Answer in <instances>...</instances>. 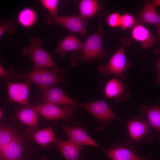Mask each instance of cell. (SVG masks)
<instances>
[{
	"mask_svg": "<svg viewBox=\"0 0 160 160\" xmlns=\"http://www.w3.org/2000/svg\"><path fill=\"white\" fill-rule=\"evenodd\" d=\"M24 152L17 133L7 126H0V160H24Z\"/></svg>",
	"mask_w": 160,
	"mask_h": 160,
	"instance_id": "6da1fadb",
	"label": "cell"
},
{
	"mask_svg": "<svg viewBox=\"0 0 160 160\" xmlns=\"http://www.w3.org/2000/svg\"><path fill=\"white\" fill-rule=\"evenodd\" d=\"M103 35V25L100 23L97 31L86 39L81 54L79 56L72 55L70 61L71 64L76 66L79 62L91 63L99 57H105L106 55L102 44Z\"/></svg>",
	"mask_w": 160,
	"mask_h": 160,
	"instance_id": "7a4b0ae2",
	"label": "cell"
},
{
	"mask_svg": "<svg viewBox=\"0 0 160 160\" xmlns=\"http://www.w3.org/2000/svg\"><path fill=\"white\" fill-rule=\"evenodd\" d=\"M144 114L135 116L130 119L127 123V128L129 135L128 144L132 149L136 152L139 149V145L144 141L151 144L152 139L150 127Z\"/></svg>",
	"mask_w": 160,
	"mask_h": 160,
	"instance_id": "3957f363",
	"label": "cell"
},
{
	"mask_svg": "<svg viewBox=\"0 0 160 160\" xmlns=\"http://www.w3.org/2000/svg\"><path fill=\"white\" fill-rule=\"evenodd\" d=\"M120 40L121 44L118 50L105 65H100L97 69L104 76L111 74L125 80L127 76L123 72L129 67L130 63L126 59L124 47L130 45L131 40L126 37H121Z\"/></svg>",
	"mask_w": 160,
	"mask_h": 160,
	"instance_id": "277c9868",
	"label": "cell"
},
{
	"mask_svg": "<svg viewBox=\"0 0 160 160\" xmlns=\"http://www.w3.org/2000/svg\"><path fill=\"white\" fill-rule=\"evenodd\" d=\"M30 43L28 47H23L22 54L28 55L33 63V66L59 71L64 73L65 70L58 67L52 59L50 55L41 46L42 40L40 38L31 37Z\"/></svg>",
	"mask_w": 160,
	"mask_h": 160,
	"instance_id": "5b68a950",
	"label": "cell"
},
{
	"mask_svg": "<svg viewBox=\"0 0 160 160\" xmlns=\"http://www.w3.org/2000/svg\"><path fill=\"white\" fill-rule=\"evenodd\" d=\"M79 104L94 117L98 130H103L112 120H121L110 108L105 98Z\"/></svg>",
	"mask_w": 160,
	"mask_h": 160,
	"instance_id": "8992f818",
	"label": "cell"
},
{
	"mask_svg": "<svg viewBox=\"0 0 160 160\" xmlns=\"http://www.w3.org/2000/svg\"><path fill=\"white\" fill-rule=\"evenodd\" d=\"M56 70L33 66L28 73H23V81L32 82L38 89L47 88L58 84H63L64 80Z\"/></svg>",
	"mask_w": 160,
	"mask_h": 160,
	"instance_id": "52a82bcc",
	"label": "cell"
},
{
	"mask_svg": "<svg viewBox=\"0 0 160 160\" xmlns=\"http://www.w3.org/2000/svg\"><path fill=\"white\" fill-rule=\"evenodd\" d=\"M30 106L45 119L50 120L63 119L68 123L77 107V104L64 105L60 108L52 104L43 103Z\"/></svg>",
	"mask_w": 160,
	"mask_h": 160,
	"instance_id": "ba28073f",
	"label": "cell"
},
{
	"mask_svg": "<svg viewBox=\"0 0 160 160\" xmlns=\"http://www.w3.org/2000/svg\"><path fill=\"white\" fill-rule=\"evenodd\" d=\"M46 20L49 25L56 23L63 26L71 32L83 36L86 34L87 20L80 15L59 16L53 15L48 12L46 15Z\"/></svg>",
	"mask_w": 160,
	"mask_h": 160,
	"instance_id": "9c48e42d",
	"label": "cell"
},
{
	"mask_svg": "<svg viewBox=\"0 0 160 160\" xmlns=\"http://www.w3.org/2000/svg\"><path fill=\"white\" fill-rule=\"evenodd\" d=\"M38 89L37 97L43 103L56 106L77 104L75 101L68 97L61 89L55 85Z\"/></svg>",
	"mask_w": 160,
	"mask_h": 160,
	"instance_id": "30bf717a",
	"label": "cell"
},
{
	"mask_svg": "<svg viewBox=\"0 0 160 160\" xmlns=\"http://www.w3.org/2000/svg\"><path fill=\"white\" fill-rule=\"evenodd\" d=\"M69 140L79 145H87L103 149L87 134L88 128L81 123H75L72 126L63 125L62 127Z\"/></svg>",
	"mask_w": 160,
	"mask_h": 160,
	"instance_id": "8fae6325",
	"label": "cell"
},
{
	"mask_svg": "<svg viewBox=\"0 0 160 160\" xmlns=\"http://www.w3.org/2000/svg\"><path fill=\"white\" fill-rule=\"evenodd\" d=\"M132 149L125 142H118L113 144L109 149L103 150L112 160H153L148 156H139L131 151Z\"/></svg>",
	"mask_w": 160,
	"mask_h": 160,
	"instance_id": "7c38bea8",
	"label": "cell"
},
{
	"mask_svg": "<svg viewBox=\"0 0 160 160\" xmlns=\"http://www.w3.org/2000/svg\"><path fill=\"white\" fill-rule=\"evenodd\" d=\"M8 93V100L21 105H29L28 95L31 82L23 83L6 81Z\"/></svg>",
	"mask_w": 160,
	"mask_h": 160,
	"instance_id": "4fadbf2b",
	"label": "cell"
},
{
	"mask_svg": "<svg viewBox=\"0 0 160 160\" xmlns=\"http://www.w3.org/2000/svg\"><path fill=\"white\" fill-rule=\"evenodd\" d=\"M104 91L106 98H113L117 103L123 102L130 96L127 86L116 78L112 79L108 81L105 86Z\"/></svg>",
	"mask_w": 160,
	"mask_h": 160,
	"instance_id": "5bb4252c",
	"label": "cell"
},
{
	"mask_svg": "<svg viewBox=\"0 0 160 160\" xmlns=\"http://www.w3.org/2000/svg\"><path fill=\"white\" fill-rule=\"evenodd\" d=\"M52 144L60 151L66 160H79L83 155L81 153L82 146L69 139L64 140L60 138H55Z\"/></svg>",
	"mask_w": 160,
	"mask_h": 160,
	"instance_id": "9a60e30c",
	"label": "cell"
},
{
	"mask_svg": "<svg viewBox=\"0 0 160 160\" xmlns=\"http://www.w3.org/2000/svg\"><path fill=\"white\" fill-rule=\"evenodd\" d=\"M140 110L147 117L152 134L160 139V107L145 105Z\"/></svg>",
	"mask_w": 160,
	"mask_h": 160,
	"instance_id": "2e32d148",
	"label": "cell"
},
{
	"mask_svg": "<svg viewBox=\"0 0 160 160\" xmlns=\"http://www.w3.org/2000/svg\"><path fill=\"white\" fill-rule=\"evenodd\" d=\"M25 132L28 137L43 148L46 147L55 138V135L51 127L40 130L27 128Z\"/></svg>",
	"mask_w": 160,
	"mask_h": 160,
	"instance_id": "e0dca14e",
	"label": "cell"
},
{
	"mask_svg": "<svg viewBox=\"0 0 160 160\" xmlns=\"http://www.w3.org/2000/svg\"><path fill=\"white\" fill-rule=\"evenodd\" d=\"M84 44L75 36L69 35L60 42L54 52L63 57L70 52H81Z\"/></svg>",
	"mask_w": 160,
	"mask_h": 160,
	"instance_id": "ac0fdd59",
	"label": "cell"
},
{
	"mask_svg": "<svg viewBox=\"0 0 160 160\" xmlns=\"http://www.w3.org/2000/svg\"><path fill=\"white\" fill-rule=\"evenodd\" d=\"M37 112L29 105L18 108L15 110L17 118L22 123L34 130L38 129V118Z\"/></svg>",
	"mask_w": 160,
	"mask_h": 160,
	"instance_id": "d6986e66",
	"label": "cell"
},
{
	"mask_svg": "<svg viewBox=\"0 0 160 160\" xmlns=\"http://www.w3.org/2000/svg\"><path fill=\"white\" fill-rule=\"evenodd\" d=\"M132 38L140 43L141 47L147 49L156 42L155 37L144 26L141 25H136L132 31Z\"/></svg>",
	"mask_w": 160,
	"mask_h": 160,
	"instance_id": "ffe728a7",
	"label": "cell"
},
{
	"mask_svg": "<svg viewBox=\"0 0 160 160\" xmlns=\"http://www.w3.org/2000/svg\"><path fill=\"white\" fill-rule=\"evenodd\" d=\"M152 3L148 1L145 4L139 15L140 20L143 23L152 24L160 26V16L156 12Z\"/></svg>",
	"mask_w": 160,
	"mask_h": 160,
	"instance_id": "44dd1931",
	"label": "cell"
},
{
	"mask_svg": "<svg viewBox=\"0 0 160 160\" xmlns=\"http://www.w3.org/2000/svg\"><path fill=\"white\" fill-rule=\"evenodd\" d=\"M80 15L86 18L92 17L99 8L98 1L95 0H81L79 3Z\"/></svg>",
	"mask_w": 160,
	"mask_h": 160,
	"instance_id": "7402d4cb",
	"label": "cell"
},
{
	"mask_svg": "<svg viewBox=\"0 0 160 160\" xmlns=\"http://www.w3.org/2000/svg\"><path fill=\"white\" fill-rule=\"evenodd\" d=\"M17 20L21 25L25 28H29L35 23L36 14L32 9L25 8L20 11L17 16Z\"/></svg>",
	"mask_w": 160,
	"mask_h": 160,
	"instance_id": "603a6c76",
	"label": "cell"
},
{
	"mask_svg": "<svg viewBox=\"0 0 160 160\" xmlns=\"http://www.w3.org/2000/svg\"><path fill=\"white\" fill-rule=\"evenodd\" d=\"M0 76L5 81L9 79L14 81H23V73L16 70L12 66L5 68L0 65Z\"/></svg>",
	"mask_w": 160,
	"mask_h": 160,
	"instance_id": "cb8c5ba5",
	"label": "cell"
},
{
	"mask_svg": "<svg viewBox=\"0 0 160 160\" xmlns=\"http://www.w3.org/2000/svg\"><path fill=\"white\" fill-rule=\"evenodd\" d=\"M15 32L14 25L13 23L6 18L2 19L0 21V36L7 33L11 35Z\"/></svg>",
	"mask_w": 160,
	"mask_h": 160,
	"instance_id": "d4e9b609",
	"label": "cell"
},
{
	"mask_svg": "<svg viewBox=\"0 0 160 160\" xmlns=\"http://www.w3.org/2000/svg\"><path fill=\"white\" fill-rule=\"evenodd\" d=\"M135 23V18L130 13H125L121 16L120 26L124 30H127L132 28Z\"/></svg>",
	"mask_w": 160,
	"mask_h": 160,
	"instance_id": "484cf974",
	"label": "cell"
},
{
	"mask_svg": "<svg viewBox=\"0 0 160 160\" xmlns=\"http://www.w3.org/2000/svg\"><path fill=\"white\" fill-rule=\"evenodd\" d=\"M39 1L44 7L48 10L49 12L53 15H57L59 0H41Z\"/></svg>",
	"mask_w": 160,
	"mask_h": 160,
	"instance_id": "4316f807",
	"label": "cell"
},
{
	"mask_svg": "<svg viewBox=\"0 0 160 160\" xmlns=\"http://www.w3.org/2000/svg\"><path fill=\"white\" fill-rule=\"evenodd\" d=\"M121 16L118 12H113L109 15L106 18V21L111 27L116 28L120 25Z\"/></svg>",
	"mask_w": 160,
	"mask_h": 160,
	"instance_id": "83f0119b",
	"label": "cell"
},
{
	"mask_svg": "<svg viewBox=\"0 0 160 160\" xmlns=\"http://www.w3.org/2000/svg\"><path fill=\"white\" fill-rule=\"evenodd\" d=\"M151 3L155 8L160 6V0H154Z\"/></svg>",
	"mask_w": 160,
	"mask_h": 160,
	"instance_id": "f1b7e54d",
	"label": "cell"
},
{
	"mask_svg": "<svg viewBox=\"0 0 160 160\" xmlns=\"http://www.w3.org/2000/svg\"><path fill=\"white\" fill-rule=\"evenodd\" d=\"M156 81L157 83L160 84V75H158L156 78Z\"/></svg>",
	"mask_w": 160,
	"mask_h": 160,
	"instance_id": "f546056e",
	"label": "cell"
},
{
	"mask_svg": "<svg viewBox=\"0 0 160 160\" xmlns=\"http://www.w3.org/2000/svg\"><path fill=\"white\" fill-rule=\"evenodd\" d=\"M4 114L3 112L2 111V109L1 108H0V119H1L2 118Z\"/></svg>",
	"mask_w": 160,
	"mask_h": 160,
	"instance_id": "4dcf8cb0",
	"label": "cell"
},
{
	"mask_svg": "<svg viewBox=\"0 0 160 160\" xmlns=\"http://www.w3.org/2000/svg\"><path fill=\"white\" fill-rule=\"evenodd\" d=\"M40 160H48V159L47 157L42 156Z\"/></svg>",
	"mask_w": 160,
	"mask_h": 160,
	"instance_id": "1f68e13d",
	"label": "cell"
},
{
	"mask_svg": "<svg viewBox=\"0 0 160 160\" xmlns=\"http://www.w3.org/2000/svg\"><path fill=\"white\" fill-rule=\"evenodd\" d=\"M158 32L159 35L160 37V26L158 27Z\"/></svg>",
	"mask_w": 160,
	"mask_h": 160,
	"instance_id": "d6a6232c",
	"label": "cell"
},
{
	"mask_svg": "<svg viewBox=\"0 0 160 160\" xmlns=\"http://www.w3.org/2000/svg\"><path fill=\"white\" fill-rule=\"evenodd\" d=\"M79 160H89V159H84V157H83V155L82 156V157H81V159H80Z\"/></svg>",
	"mask_w": 160,
	"mask_h": 160,
	"instance_id": "836d02e7",
	"label": "cell"
},
{
	"mask_svg": "<svg viewBox=\"0 0 160 160\" xmlns=\"http://www.w3.org/2000/svg\"><path fill=\"white\" fill-rule=\"evenodd\" d=\"M159 71H160V63L159 65ZM160 75V74L159 75Z\"/></svg>",
	"mask_w": 160,
	"mask_h": 160,
	"instance_id": "e575fe53",
	"label": "cell"
}]
</instances>
